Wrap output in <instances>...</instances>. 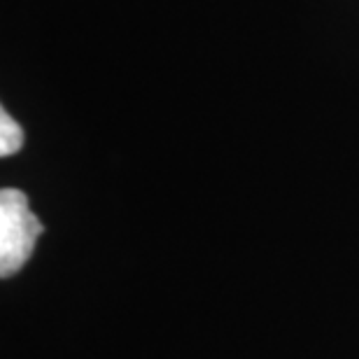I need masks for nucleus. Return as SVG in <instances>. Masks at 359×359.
<instances>
[{
  "mask_svg": "<svg viewBox=\"0 0 359 359\" xmlns=\"http://www.w3.org/2000/svg\"><path fill=\"white\" fill-rule=\"evenodd\" d=\"M42 231L45 226L33 215L24 191H0V278H10L24 269Z\"/></svg>",
  "mask_w": 359,
  "mask_h": 359,
  "instance_id": "1",
  "label": "nucleus"
},
{
  "mask_svg": "<svg viewBox=\"0 0 359 359\" xmlns=\"http://www.w3.org/2000/svg\"><path fill=\"white\" fill-rule=\"evenodd\" d=\"M24 145V128L10 117L7 110H0V154L12 156Z\"/></svg>",
  "mask_w": 359,
  "mask_h": 359,
  "instance_id": "2",
  "label": "nucleus"
}]
</instances>
